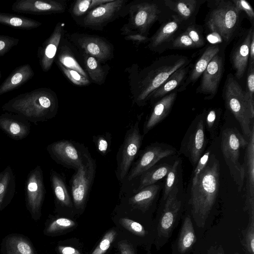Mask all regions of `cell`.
I'll return each instance as SVG.
<instances>
[{"label":"cell","mask_w":254,"mask_h":254,"mask_svg":"<svg viewBox=\"0 0 254 254\" xmlns=\"http://www.w3.org/2000/svg\"><path fill=\"white\" fill-rule=\"evenodd\" d=\"M175 148L161 143H153L142 150L137 159L132 164L128 174L122 184H128L155 165L161 159L175 154Z\"/></svg>","instance_id":"11"},{"label":"cell","mask_w":254,"mask_h":254,"mask_svg":"<svg viewBox=\"0 0 254 254\" xmlns=\"http://www.w3.org/2000/svg\"><path fill=\"white\" fill-rule=\"evenodd\" d=\"M16 192L15 176L10 165L0 172V211L12 201Z\"/></svg>","instance_id":"26"},{"label":"cell","mask_w":254,"mask_h":254,"mask_svg":"<svg viewBox=\"0 0 254 254\" xmlns=\"http://www.w3.org/2000/svg\"><path fill=\"white\" fill-rule=\"evenodd\" d=\"M219 51V48L217 45L210 46L205 50L195 63L190 74L186 79L184 85H182V90L183 88H185L190 83L195 81L200 77L211 60L215 55L218 53Z\"/></svg>","instance_id":"31"},{"label":"cell","mask_w":254,"mask_h":254,"mask_svg":"<svg viewBox=\"0 0 254 254\" xmlns=\"http://www.w3.org/2000/svg\"><path fill=\"white\" fill-rule=\"evenodd\" d=\"M64 23L58 22L50 36L38 49L37 57L40 65L44 72H48L51 69L55 60L64 34Z\"/></svg>","instance_id":"19"},{"label":"cell","mask_w":254,"mask_h":254,"mask_svg":"<svg viewBox=\"0 0 254 254\" xmlns=\"http://www.w3.org/2000/svg\"><path fill=\"white\" fill-rule=\"evenodd\" d=\"M223 70V60L218 53L215 55L202 73L199 86L201 93L212 98L217 93Z\"/></svg>","instance_id":"20"},{"label":"cell","mask_w":254,"mask_h":254,"mask_svg":"<svg viewBox=\"0 0 254 254\" xmlns=\"http://www.w3.org/2000/svg\"><path fill=\"white\" fill-rule=\"evenodd\" d=\"M128 23L126 25L131 30L146 36L160 12L157 4L150 1H135L127 5Z\"/></svg>","instance_id":"12"},{"label":"cell","mask_w":254,"mask_h":254,"mask_svg":"<svg viewBox=\"0 0 254 254\" xmlns=\"http://www.w3.org/2000/svg\"><path fill=\"white\" fill-rule=\"evenodd\" d=\"M232 2L238 11H244L249 17L253 20L254 18V11L249 2L245 0H233Z\"/></svg>","instance_id":"52"},{"label":"cell","mask_w":254,"mask_h":254,"mask_svg":"<svg viewBox=\"0 0 254 254\" xmlns=\"http://www.w3.org/2000/svg\"><path fill=\"white\" fill-rule=\"evenodd\" d=\"M220 182V164L214 154L191 185L190 204L191 215L198 227H204L215 203Z\"/></svg>","instance_id":"2"},{"label":"cell","mask_w":254,"mask_h":254,"mask_svg":"<svg viewBox=\"0 0 254 254\" xmlns=\"http://www.w3.org/2000/svg\"><path fill=\"white\" fill-rule=\"evenodd\" d=\"M1 70L0 69V79L1 78Z\"/></svg>","instance_id":"57"},{"label":"cell","mask_w":254,"mask_h":254,"mask_svg":"<svg viewBox=\"0 0 254 254\" xmlns=\"http://www.w3.org/2000/svg\"><path fill=\"white\" fill-rule=\"evenodd\" d=\"M189 67L184 66L174 72L151 94L149 100H153L165 96L180 85L186 77Z\"/></svg>","instance_id":"30"},{"label":"cell","mask_w":254,"mask_h":254,"mask_svg":"<svg viewBox=\"0 0 254 254\" xmlns=\"http://www.w3.org/2000/svg\"><path fill=\"white\" fill-rule=\"evenodd\" d=\"M180 21L176 17L160 27L150 39L148 47L154 49L169 41L179 28Z\"/></svg>","instance_id":"36"},{"label":"cell","mask_w":254,"mask_h":254,"mask_svg":"<svg viewBox=\"0 0 254 254\" xmlns=\"http://www.w3.org/2000/svg\"><path fill=\"white\" fill-rule=\"evenodd\" d=\"M246 178L245 207L249 214H254V126L248 138L243 163Z\"/></svg>","instance_id":"18"},{"label":"cell","mask_w":254,"mask_h":254,"mask_svg":"<svg viewBox=\"0 0 254 254\" xmlns=\"http://www.w3.org/2000/svg\"><path fill=\"white\" fill-rule=\"evenodd\" d=\"M203 44L204 40L200 33L195 28L189 27L174 40L172 47L178 49L192 48L200 47Z\"/></svg>","instance_id":"33"},{"label":"cell","mask_w":254,"mask_h":254,"mask_svg":"<svg viewBox=\"0 0 254 254\" xmlns=\"http://www.w3.org/2000/svg\"><path fill=\"white\" fill-rule=\"evenodd\" d=\"M119 222L123 227L135 235L144 236L146 234L143 226L137 222L127 218H122Z\"/></svg>","instance_id":"48"},{"label":"cell","mask_w":254,"mask_h":254,"mask_svg":"<svg viewBox=\"0 0 254 254\" xmlns=\"http://www.w3.org/2000/svg\"><path fill=\"white\" fill-rule=\"evenodd\" d=\"M180 161L176 160L166 175L163 194L164 200H166L170 192L176 187Z\"/></svg>","instance_id":"41"},{"label":"cell","mask_w":254,"mask_h":254,"mask_svg":"<svg viewBox=\"0 0 254 254\" xmlns=\"http://www.w3.org/2000/svg\"><path fill=\"white\" fill-rule=\"evenodd\" d=\"M66 7V2L63 0H17L11 9L21 13L47 15L63 13Z\"/></svg>","instance_id":"16"},{"label":"cell","mask_w":254,"mask_h":254,"mask_svg":"<svg viewBox=\"0 0 254 254\" xmlns=\"http://www.w3.org/2000/svg\"><path fill=\"white\" fill-rule=\"evenodd\" d=\"M85 148L83 144L63 139L49 144L46 150L56 163L76 171L82 165Z\"/></svg>","instance_id":"13"},{"label":"cell","mask_w":254,"mask_h":254,"mask_svg":"<svg viewBox=\"0 0 254 254\" xmlns=\"http://www.w3.org/2000/svg\"><path fill=\"white\" fill-rule=\"evenodd\" d=\"M178 192V188L176 186L165 200L157 227V234L161 240L168 239L174 227L181 206V201L177 197Z\"/></svg>","instance_id":"17"},{"label":"cell","mask_w":254,"mask_h":254,"mask_svg":"<svg viewBox=\"0 0 254 254\" xmlns=\"http://www.w3.org/2000/svg\"><path fill=\"white\" fill-rule=\"evenodd\" d=\"M1 254H37L30 240L20 234L6 235L0 244Z\"/></svg>","instance_id":"23"},{"label":"cell","mask_w":254,"mask_h":254,"mask_svg":"<svg viewBox=\"0 0 254 254\" xmlns=\"http://www.w3.org/2000/svg\"><path fill=\"white\" fill-rule=\"evenodd\" d=\"M240 12L232 1H217L207 25L212 32L225 41L229 40L237 26Z\"/></svg>","instance_id":"8"},{"label":"cell","mask_w":254,"mask_h":254,"mask_svg":"<svg viewBox=\"0 0 254 254\" xmlns=\"http://www.w3.org/2000/svg\"><path fill=\"white\" fill-rule=\"evenodd\" d=\"M83 62L86 72L95 83L102 85L104 83L109 72V67L103 65L96 59L83 53Z\"/></svg>","instance_id":"29"},{"label":"cell","mask_w":254,"mask_h":254,"mask_svg":"<svg viewBox=\"0 0 254 254\" xmlns=\"http://www.w3.org/2000/svg\"><path fill=\"white\" fill-rule=\"evenodd\" d=\"M177 93H169L161 98L154 105L143 127V134H147L170 113L175 101Z\"/></svg>","instance_id":"22"},{"label":"cell","mask_w":254,"mask_h":254,"mask_svg":"<svg viewBox=\"0 0 254 254\" xmlns=\"http://www.w3.org/2000/svg\"><path fill=\"white\" fill-rule=\"evenodd\" d=\"M220 118V113L215 109H211L206 113L205 116L206 127L212 139H214L217 135Z\"/></svg>","instance_id":"43"},{"label":"cell","mask_w":254,"mask_h":254,"mask_svg":"<svg viewBox=\"0 0 254 254\" xmlns=\"http://www.w3.org/2000/svg\"><path fill=\"white\" fill-rule=\"evenodd\" d=\"M144 135L141 134L139 121L127 130L117 155L116 177L123 184L141 146Z\"/></svg>","instance_id":"7"},{"label":"cell","mask_w":254,"mask_h":254,"mask_svg":"<svg viewBox=\"0 0 254 254\" xmlns=\"http://www.w3.org/2000/svg\"><path fill=\"white\" fill-rule=\"evenodd\" d=\"M96 163L86 147L81 167L70 180V190L73 204L77 209H82L86 204L94 182Z\"/></svg>","instance_id":"6"},{"label":"cell","mask_w":254,"mask_h":254,"mask_svg":"<svg viewBox=\"0 0 254 254\" xmlns=\"http://www.w3.org/2000/svg\"><path fill=\"white\" fill-rule=\"evenodd\" d=\"M249 64H254V32H253L249 49Z\"/></svg>","instance_id":"55"},{"label":"cell","mask_w":254,"mask_h":254,"mask_svg":"<svg viewBox=\"0 0 254 254\" xmlns=\"http://www.w3.org/2000/svg\"><path fill=\"white\" fill-rule=\"evenodd\" d=\"M208 254H224V253L221 247H212L208 251Z\"/></svg>","instance_id":"56"},{"label":"cell","mask_w":254,"mask_h":254,"mask_svg":"<svg viewBox=\"0 0 254 254\" xmlns=\"http://www.w3.org/2000/svg\"><path fill=\"white\" fill-rule=\"evenodd\" d=\"M204 125V116L196 117L181 142L180 152L189 159L193 167L203 155L206 145Z\"/></svg>","instance_id":"10"},{"label":"cell","mask_w":254,"mask_h":254,"mask_svg":"<svg viewBox=\"0 0 254 254\" xmlns=\"http://www.w3.org/2000/svg\"><path fill=\"white\" fill-rule=\"evenodd\" d=\"M247 140L235 127L225 129L221 135V147L224 160L238 190L244 183L245 168L240 162V150L246 148Z\"/></svg>","instance_id":"5"},{"label":"cell","mask_w":254,"mask_h":254,"mask_svg":"<svg viewBox=\"0 0 254 254\" xmlns=\"http://www.w3.org/2000/svg\"><path fill=\"white\" fill-rule=\"evenodd\" d=\"M197 1L195 0H165L166 5L184 19L189 18L194 12Z\"/></svg>","instance_id":"39"},{"label":"cell","mask_w":254,"mask_h":254,"mask_svg":"<svg viewBox=\"0 0 254 254\" xmlns=\"http://www.w3.org/2000/svg\"><path fill=\"white\" fill-rule=\"evenodd\" d=\"M70 39L83 53L93 57L101 63L114 57L113 45L103 37L74 33L70 36Z\"/></svg>","instance_id":"15"},{"label":"cell","mask_w":254,"mask_h":254,"mask_svg":"<svg viewBox=\"0 0 254 254\" xmlns=\"http://www.w3.org/2000/svg\"><path fill=\"white\" fill-rule=\"evenodd\" d=\"M127 0H112L101 4L76 19L80 26L95 30H102L109 23L120 16L127 15Z\"/></svg>","instance_id":"9"},{"label":"cell","mask_w":254,"mask_h":254,"mask_svg":"<svg viewBox=\"0 0 254 254\" xmlns=\"http://www.w3.org/2000/svg\"><path fill=\"white\" fill-rule=\"evenodd\" d=\"M160 189L159 185L154 184L134 192L128 199L129 203L135 208L145 211L151 205Z\"/></svg>","instance_id":"27"},{"label":"cell","mask_w":254,"mask_h":254,"mask_svg":"<svg viewBox=\"0 0 254 254\" xmlns=\"http://www.w3.org/2000/svg\"><path fill=\"white\" fill-rule=\"evenodd\" d=\"M210 153L211 151L210 149L207 150L198 160L196 165L194 167L191 185L194 184L196 183L198 175L207 163Z\"/></svg>","instance_id":"51"},{"label":"cell","mask_w":254,"mask_h":254,"mask_svg":"<svg viewBox=\"0 0 254 254\" xmlns=\"http://www.w3.org/2000/svg\"><path fill=\"white\" fill-rule=\"evenodd\" d=\"M112 0H77L71 6L70 13L76 20L85 15L94 8L111 1Z\"/></svg>","instance_id":"38"},{"label":"cell","mask_w":254,"mask_h":254,"mask_svg":"<svg viewBox=\"0 0 254 254\" xmlns=\"http://www.w3.org/2000/svg\"><path fill=\"white\" fill-rule=\"evenodd\" d=\"M247 75V91L245 93L251 109L254 110V64H249Z\"/></svg>","instance_id":"47"},{"label":"cell","mask_w":254,"mask_h":254,"mask_svg":"<svg viewBox=\"0 0 254 254\" xmlns=\"http://www.w3.org/2000/svg\"><path fill=\"white\" fill-rule=\"evenodd\" d=\"M172 165L163 163L154 165L147 171L142 174L139 178L138 187L134 189V192L142 188L155 184L157 181L164 178L168 174ZM138 177V178H139Z\"/></svg>","instance_id":"35"},{"label":"cell","mask_w":254,"mask_h":254,"mask_svg":"<svg viewBox=\"0 0 254 254\" xmlns=\"http://www.w3.org/2000/svg\"><path fill=\"white\" fill-rule=\"evenodd\" d=\"M25 202L31 218L38 220L46 194L44 176L40 166L37 165L28 173L25 182Z\"/></svg>","instance_id":"14"},{"label":"cell","mask_w":254,"mask_h":254,"mask_svg":"<svg viewBox=\"0 0 254 254\" xmlns=\"http://www.w3.org/2000/svg\"><path fill=\"white\" fill-rule=\"evenodd\" d=\"M19 42L18 39L7 35H0V57L5 55Z\"/></svg>","instance_id":"49"},{"label":"cell","mask_w":254,"mask_h":254,"mask_svg":"<svg viewBox=\"0 0 254 254\" xmlns=\"http://www.w3.org/2000/svg\"><path fill=\"white\" fill-rule=\"evenodd\" d=\"M93 141L97 151L102 156H106L110 151L111 145V134L109 132L93 136Z\"/></svg>","instance_id":"42"},{"label":"cell","mask_w":254,"mask_h":254,"mask_svg":"<svg viewBox=\"0 0 254 254\" xmlns=\"http://www.w3.org/2000/svg\"><path fill=\"white\" fill-rule=\"evenodd\" d=\"M30 65L26 64L13 70L0 85V96L18 88L34 76Z\"/></svg>","instance_id":"24"},{"label":"cell","mask_w":254,"mask_h":254,"mask_svg":"<svg viewBox=\"0 0 254 254\" xmlns=\"http://www.w3.org/2000/svg\"><path fill=\"white\" fill-rule=\"evenodd\" d=\"M0 24L26 30L37 28L42 25L41 22L22 15L0 12Z\"/></svg>","instance_id":"32"},{"label":"cell","mask_w":254,"mask_h":254,"mask_svg":"<svg viewBox=\"0 0 254 254\" xmlns=\"http://www.w3.org/2000/svg\"><path fill=\"white\" fill-rule=\"evenodd\" d=\"M119 247L120 254H135L131 245L126 241L120 242Z\"/></svg>","instance_id":"53"},{"label":"cell","mask_w":254,"mask_h":254,"mask_svg":"<svg viewBox=\"0 0 254 254\" xmlns=\"http://www.w3.org/2000/svg\"><path fill=\"white\" fill-rule=\"evenodd\" d=\"M75 225V222L70 219L59 218L48 224L44 229V233L47 235H54L63 230L73 227Z\"/></svg>","instance_id":"40"},{"label":"cell","mask_w":254,"mask_h":254,"mask_svg":"<svg viewBox=\"0 0 254 254\" xmlns=\"http://www.w3.org/2000/svg\"><path fill=\"white\" fill-rule=\"evenodd\" d=\"M224 97L227 108L238 122L243 134L248 138L251 134L254 117L253 110L245 91L232 74H229L224 88Z\"/></svg>","instance_id":"4"},{"label":"cell","mask_w":254,"mask_h":254,"mask_svg":"<svg viewBox=\"0 0 254 254\" xmlns=\"http://www.w3.org/2000/svg\"><path fill=\"white\" fill-rule=\"evenodd\" d=\"M117 232L115 230L108 231L104 235L101 242L91 254H104L105 253L114 241Z\"/></svg>","instance_id":"46"},{"label":"cell","mask_w":254,"mask_h":254,"mask_svg":"<svg viewBox=\"0 0 254 254\" xmlns=\"http://www.w3.org/2000/svg\"><path fill=\"white\" fill-rule=\"evenodd\" d=\"M254 30L250 29L242 41L235 48L231 58L233 68L238 79L242 78L247 67L249 58V49Z\"/></svg>","instance_id":"25"},{"label":"cell","mask_w":254,"mask_h":254,"mask_svg":"<svg viewBox=\"0 0 254 254\" xmlns=\"http://www.w3.org/2000/svg\"><path fill=\"white\" fill-rule=\"evenodd\" d=\"M30 127V122L18 114L6 112L0 115V129L14 140L26 138L29 134Z\"/></svg>","instance_id":"21"},{"label":"cell","mask_w":254,"mask_h":254,"mask_svg":"<svg viewBox=\"0 0 254 254\" xmlns=\"http://www.w3.org/2000/svg\"><path fill=\"white\" fill-rule=\"evenodd\" d=\"M243 244L250 254H254V214L249 215V222L244 236Z\"/></svg>","instance_id":"45"},{"label":"cell","mask_w":254,"mask_h":254,"mask_svg":"<svg viewBox=\"0 0 254 254\" xmlns=\"http://www.w3.org/2000/svg\"><path fill=\"white\" fill-rule=\"evenodd\" d=\"M122 34L125 36L127 40H130L137 42H146L149 41L147 36L142 35L133 31L125 24L121 29Z\"/></svg>","instance_id":"50"},{"label":"cell","mask_w":254,"mask_h":254,"mask_svg":"<svg viewBox=\"0 0 254 254\" xmlns=\"http://www.w3.org/2000/svg\"><path fill=\"white\" fill-rule=\"evenodd\" d=\"M196 237L191 219L187 216L183 222L178 241V250L184 254L190 250L195 242Z\"/></svg>","instance_id":"34"},{"label":"cell","mask_w":254,"mask_h":254,"mask_svg":"<svg viewBox=\"0 0 254 254\" xmlns=\"http://www.w3.org/2000/svg\"><path fill=\"white\" fill-rule=\"evenodd\" d=\"M2 110L18 114L37 125L54 118L58 111L56 93L46 87L20 94L2 106Z\"/></svg>","instance_id":"3"},{"label":"cell","mask_w":254,"mask_h":254,"mask_svg":"<svg viewBox=\"0 0 254 254\" xmlns=\"http://www.w3.org/2000/svg\"><path fill=\"white\" fill-rule=\"evenodd\" d=\"M57 52L56 59L57 64H61L65 67L74 70L89 79L86 71L79 64L68 46L64 45L59 46Z\"/></svg>","instance_id":"37"},{"label":"cell","mask_w":254,"mask_h":254,"mask_svg":"<svg viewBox=\"0 0 254 254\" xmlns=\"http://www.w3.org/2000/svg\"><path fill=\"white\" fill-rule=\"evenodd\" d=\"M58 250L60 254H81L78 250L71 247L59 246Z\"/></svg>","instance_id":"54"},{"label":"cell","mask_w":254,"mask_h":254,"mask_svg":"<svg viewBox=\"0 0 254 254\" xmlns=\"http://www.w3.org/2000/svg\"><path fill=\"white\" fill-rule=\"evenodd\" d=\"M189 62L186 57L169 55L158 59L148 66L137 70L129 78L133 102L138 106L145 105L152 93L172 73L187 66Z\"/></svg>","instance_id":"1"},{"label":"cell","mask_w":254,"mask_h":254,"mask_svg":"<svg viewBox=\"0 0 254 254\" xmlns=\"http://www.w3.org/2000/svg\"><path fill=\"white\" fill-rule=\"evenodd\" d=\"M50 180L56 200L61 204L71 207V197L64 178L53 169L50 171Z\"/></svg>","instance_id":"28"},{"label":"cell","mask_w":254,"mask_h":254,"mask_svg":"<svg viewBox=\"0 0 254 254\" xmlns=\"http://www.w3.org/2000/svg\"><path fill=\"white\" fill-rule=\"evenodd\" d=\"M64 75L74 84L78 86H86L90 84V82L87 78L80 74L79 72L65 67L61 64H57Z\"/></svg>","instance_id":"44"}]
</instances>
